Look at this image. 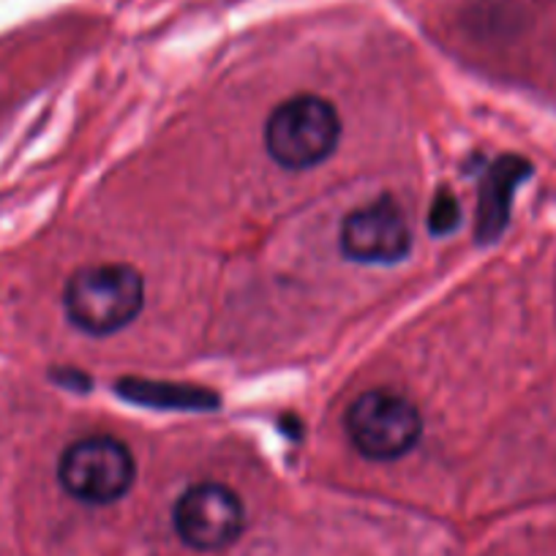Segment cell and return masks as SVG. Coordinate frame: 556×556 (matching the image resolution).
Instances as JSON below:
<instances>
[{
	"label": "cell",
	"instance_id": "7",
	"mask_svg": "<svg viewBox=\"0 0 556 556\" xmlns=\"http://www.w3.org/2000/svg\"><path fill=\"white\" fill-rule=\"evenodd\" d=\"M532 175L529 162L518 156H502L500 162L491 164L489 175H485L483 186H480V207H478V240L489 243V240L500 238L505 229L507 218H510V202L516 189L521 186L523 178Z\"/></svg>",
	"mask_w": 556,
	"mask_h": 556
},
{
	"label": "cell",
	"instance_id": "1",
	"mask_svg": "<svg viewBox=\"0 0 556 556\" xmlns=\"http://www.w3.org/2000/svg\"><path fill=\"white\" fill-rule=\"evenodd\" d=\"M146 308V278L126 262H93L68 276L63 312L83 333L112 336L134 323Z\"/></svg>",
	"mask_w": 556,
	"mask_h": 556
},
{
	"label": "cell",
	"instance_id": "6",
	"mask_svg": "<svg viewBox=\"0 0 556 556\" xmlns=\"http://www.w3.org/2000/svg\"><path fill=\"white\" fill-rule=\"evenodd\" d=\"M178 538L194 551H224L243 534V500L229 485L202 480L189 485L173 507Z\"/></svg>",
	"mask_w": 556,
	"mask_h": 556
},
{
	"label": "cell",
	"instance_id": "2",
	"mask_svg": "<svg viewBox=\"0 0 556 556\" xmlns=\"http://www.w3.org/2000/svg\"><path fill=\"white\" fill-rule=\"evenodd\" d=\"M341 131L344 123L333 101L317 93L290 96L265 123L267 156L290 173L312 169L333 156Z\"/></svg>",
	"mask_w": 556,
	"mask_h": 556
},
{
	"label": "cell",
	"instance_id": "8",
	"mask_svg": "<svg viewBox=\"0 0 556 556\" xmlns=\"http://www.w3.org/2000/svg\"><path fill=\"white\" fill-rule=\"evenodd\" d=\"M458 224H462V202L447 189H440L429 207V229L437 238H445L453 229H458Z\"/></svg>",
	"mask_w": 556,
	"mask_h": 556
},
{
	"label": "cell",
	"instance_id": "5",
	"mask_svg": "<svg viewBox=\"0 0 556 556\" xmlns=\"http://www.w3.org/2000/svg\"><path fill=\"white\" fill-rule=\"evenodd\" d=\"M415 235L395 197L382 194L346 213L339 229L341 254L357 265H399L409 256Z\"/></svg>",
	"mask_w": 556,
	"mask_h": 556
},
{
	"label": "cell",
	"instance_id": "4",
	"mask_svg": "<svg viewBox=\"0 0 556 556\" xmlns=\"http://www.w3.org/2000/svg\"><path fill=\"white\" fill-rule=\"evenodd\" d=\"M63 491L85 505H115L137 480L131 447L110 434H90L72 442L58 462Z\"/></svg>",
	"mask_w": 556,
	"mask_h": 556
},
{
	"label": "cell",
	"instance_id": "3",
	"mask_svg": "<svg viewBox=\"0 0 556 556\" xmlns=\"http://www.w3.org/2000/svg\"><path fill=\"white\" fill-rule=\"evenodd\" d=\"M352 447L368 462H399L424 437V415L395 390L374 388L357 395L344 415Z\"/></svg>",
	"mask_w": 556,
	"mask_h": 556
}]
</instances>
